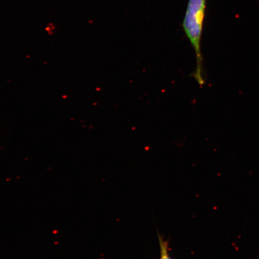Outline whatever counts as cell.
Returning <instances> with one entry per match:
<instances>
[{
	"label": "cell",
	"mask_w": 259,
	"mask_h": 259,
	"mask_svg": "<svg viewBox=\"0 0 259 259\" xmlns=\"http://www.w3.org/2000/svg\"><path fill=\"white\" fill-rule=\"evenodd\" d=\"M205 9L206 0H189L183 24L184 31L196 55V67L191 76L202 87L205 83V79L203 77V58L200 44Z\"/></svg>",
	"instance_id": "6da1fadb"
},
{
	"label": "cell",
	"mask_w": 259,
	"mask_h": 259,
	"mask_svg": "<svg viewBox=\"0 0 259 259\" xmlns=\"http://www.w3.org/2000/svg\"><path fill=\"white\" fill-rule=\"evenodd\" d=\"M159 239L160 259H173L170 256L169 242L161 236H158Z\"/></svg>",
	"instance_id": "7a4b0ae2"
}]
</instances>
